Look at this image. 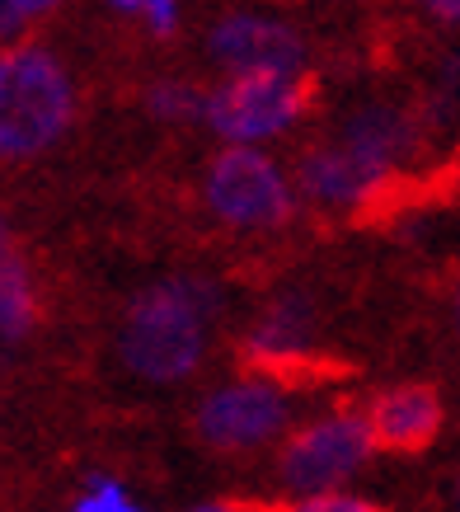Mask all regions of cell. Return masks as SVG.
<instances>
[{"instance_id":"277c9868","label":"cell","mask_w":460,"mask_h":512,"mask_svg":"<svg viewBox=\"0 0 460 512\" xmlns=\"http://www.w3.org/2000/svg\"><path fill=\"white\" fill-rule=\"evenodd\" d=\"M371 447V423L367 414H329V419H315L310 428L282 447L277 456V484L301 503V498L329 494V489H343L357 470L367 466Z\"/></svg>"},{"instance_id":"8fae6325","label":"cell","mask_w":460,"mask_h":512,"mask_svg":"<svg viewBox=\"0 0 460 512\" xmlns=\"http://www.w3.org/2000/svg\"><path fill=\"white\" fill-rule=\"evenodd\" d=\"M310 343H315V306L306 296H277L245 334V357L259 372H277L310 357Z\"/></svg>"},{"instance_id":"52a82bcc","label":"cell","mask_w":460,"mask_h":512,"mask_svg":"<svg viewBox=\"0 0 460 512\" xmlns=\"http://www.w3.org/2000/svg\"><path fill=\"white\" fill-rule=\"evenodd\" d=\"M207 57L226 76H301L306 43L292 24L268 15H226L207 33Z\"/></svg>"},{"instance_id":"30bf717a","label":"cell","mask_w":460,"mask_h":512,"mask_svg":"<svg viewBox=\"0 0 460 512\" xmlns=\"http://www.w3.org/2000/svg\"><path fill=\"white\" fill-rule=\"evenodd\" d=\"M367 423L381 451H423L442 428V400L432 386H395L371 400Z\"/></svg>"},{"instance_id":"7c38bea8","label":"cell","mask_w":460,"mask_h":512,"mask_svg":"<svg viewBox=\"0 0 460 512\" xmlns=\"http://www.w3.org/2000/svg\"><path fill=\"white\" fill-rule=\"evenodd\" d=\"M33 325H38L33 278L24 259L15 254V245H5V259H0V334H5V343H19Z\"/></svg>"},{"instance_id":"6da1fadb","label":"cell","mask_w":460,"mask_h":512,"mask_svg":"<svg viewBox=\"0 0 460 512\" xmlns=\"http://www.w3.org/2000/svg\"><path fill=\"white\" fill-rule=\"evenodd\" d=\"M212 334V292L207 282L169 278L132 296L118 325V357L137 381L174 386L198 372Z\"/></svg>"},{"instance_id":"4fadbf2b","label":"cell","mask_w":460,"mask_h":512,"mask_svg":"<svg viewBox=\"0 0 460 512\" xmlns=\"http://www.w3.org/2000/svg\"><path fill=\"white\" fill-rule=\"evenodd\" d=\"M146 109L160 123H193V118L207 113V94H198L184 80H155L151 90H146Z\"/></svg>"},{"instance_id":"7a4b0ae2","label":"cell","mask_w":460,"mask_h":512,"mask_svg":"<svg viewBox=\"0 0 460 512\" xmlns=\"http://www.w3.org/2000/svg\"><path fill=\"white\" fill-rule=\"evenodd\" d=\"M76 113L71 76L47 47H10L0 62V151L5 160L43 156Z\"/></svg>"},{"instance_id":"ffe728a7","label":"cell","mask_w":460,"mask_h":512,"mask_svg":"<svg viewBox=\"0 0 460 512\" xmlns=\"http://www.w3.org/2000/svg\"><path fill=\"white\" fill-rule=\"evenodd\" d=\"M451 311H456V334H460V282H456V306Z\"/></svg>"},{"instance_id":"e0dca14e","label":"cell","mask_w":460,"mask_h":512,"mask_svg":"<svg viewBox=\"0 0 460 512\" xmlns=\"http://www.w3.org/2000/svg\"><path fill=\"white\" fill-rule=\"evenodd\" d=\"M296 508H306V512H371V503L367 498H357V494H348V489H329V494L301 498Z\"/></svg>"},{"instance_id":"5bb4252c","label":"cell","mask_w":460,"mask_h":512,"mask_svg":"<svg viewBox=\"0 0 460 512\" xmlns=\"http://www.w3.org/2000/svg\"><path fill=\"white\" fill-rule=\"evenodd\" d=\"M71 508L76 512H137V498H132L127 484L113 480V475H94V480L80 484V494Z\"/></svg>"},{"instance_id":"8992f818","label":"cell","mask_w":460,"mask_h":512,"mask_svg":"<svg viewBox=\"0 0 460 512\" xmlns=\"http://www.w3.org/2000/svg\"><path fill=\"white\" fill-rule=\"evenodd\" d=\"M310 90L301 76H230L207 94L202 123L230 146H259L282 137L306 113Z\"/></svg>"},{"instance_id":"5b68a950","label":"cell","mask_w":460,"mask_h":512,"mask_svg":"<svg viewBox=\"0 0 460 512\" xmlns=\"http://www.w3.org/2000/svg\"><path fill=\"white\" fill-rule=\"evenodd\" d=\"M292 400L277 376H240L216 386L193 414V433L212 451H259L287 433Z\"/></svg>"},{"instance_id":"9c48e42d","label":"cell","mask_w":460,"mask_h":512,"mask_svg":"<svg viewBox=\"0 0 460 512\" xmlns=\"http://www.w3.org/2000/svg\"><path fill=\"white\" fill-rule=\"evenodd\" d=\"M334 141L343 151H353L367 170L395 179V170L409 160V151H414L418 127H414V118L399 113L395 104H362V109H353L338 123Z\"/></svg>"},{"instance_id":"44dd1931","label":"cell","mask_w":460,"mask_h":512,"mask_svg":"<svg viewBox=\"0 0 460 512\" xmlns=\"http://www.w3.org/2000/svg\"><path fill=\"white\" fill-rule=\"evenodd\" d=\"M456 508H460V480H456Z\"/></svg>"},{"instance_id":"ac0fdd59","label":"cell","mask_w":460,"mask_h":512,"mask_svg":"<svg viewBox=\"0 0 460 512\" xmlns=\"http://www.w3.org/2000/svg\"><path fill=\"white\" fill-rule=\"evenodd\" d=\"M414 5L437 24H460V0H414Z\"/></svg>"},{"instance_id":"2e32d148","label":"cell","mask_w":460,"mask_h":512,"mask_svg":"<svg viewBox=\"0 0 460 512\" xmlns=\"http://www.w3.org/2000/svg\"><path fill=\"white\" fill-rule=\"evenodd\" d=\"M62 0H0V15H5V33L24 29V24H33V19L52 15Z\"/></svg>"},{"instance_id":"ba28073f","label":"cell","mask_w":460,"mask_h":512,"mask_svg":"<svg viewBox=\"0 0 460 512\" xmlns=\"http://www.w3.org/2000/svg\"><path fill=\"white\" fill-rule=\"evenodd\" d=\"M296 188H301L315 207L357 212V207L376 202L381 193H390V179L367 170V165H362L353 151H343L338 141H329V146H310L306 156L296 160Z\"/></svg>"},{"instance_id":"9a60e30c","label":"cell","mask_w":460,"mask_h":512,"mask_svg":"<svg viewBox=\"0 0 460 512\" xmlns=\"http://www.w3.org/2000/svg\"><path fill=\"white\" fill-rule=\"evenodd\" d=\"M108 10L137 15L155 38H169V33L179 29V0H108Z\"/></svg>"},{"instance_id":"d6986e66","label":"cell","mask_w":460,"mask_h":512,"mask_svg":"<svg viewBox=\"0 0 460 512\" xmlns=\"http://www.w3.org/2000/svg\"><path fill=\"white\" fill-rule=\"evenodd\" d=\"M442 90L451 94V99H460V47L451 52V62L442 66Z\"/></svg>"},{"instance_id":"3957f363","label":"cell","mask_w":460,"mask_h":512,"mask_svg":"<svg viewBox=\"0 0 460 512\" xmlns=\"http://www.w3.org/2000/svg\"><path fill=\"white\" fill-rule=\"evenodd\" d=\"M202 202L230 231H273L296 212V188L259 146H230L207 165Z\"/></svg>"}]
</instances>
